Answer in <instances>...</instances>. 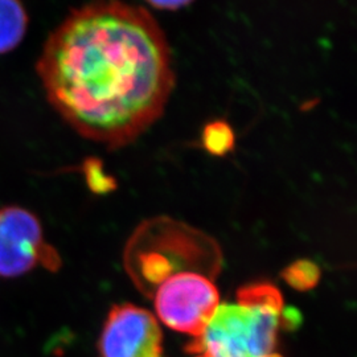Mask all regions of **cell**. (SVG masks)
<instances>
[{
	"label": "cell",
	"mask_w": 357,
	"mask_h": 357,
	"mask_svg": "<svg viewBox=\"0 0 357 357\" xmlns=\"http://www.w3.org/2000/svg\"><path fill=\"white\" fill-rule=\"evenodd\" d=\"M36 70L65 122L109 150L143 135L175 89L165 31L147 10L121 0L69 13L45 41Z\"/></svg>",
	"instance_id": "1"
},
{
	"label": "cell",
	"mask_w": 357,
	"mask_h": 357,
	"mask_svg": "<svg viewBox=\"0 0 357 357\" xmlns=\"http://www.w3.org/2000/svg\"><path fill=\"white\" fill-rule=\"evenodd\" d=\"M236 299L218 305L188 349L205 357H283L278 351L280 331L301 319L295 312L286 317L281 291L258 282L241 287Z\"/></svg>",
	"instance_id": "2"
},
{
	"label": "cell",
	"mask_w": 357,
	"mask_h": 357,
	"mask_svg": "<svg viewBox=\"0 0 357 357\" xmlns=\"http://www.w3.org/2000/svg\"><path fill=\"white\" fill-rule=\"evenodd\" d=\"M220 305L215 283L205 274L181 270L158 284L155 310L158 318L174 331L197 339Z\"/></svg>",
	"instance_id": "3"
},
{
	"label": "cell",
	"mask_w": 357,
	"mask_h": 357,
	"mask_svg": "<svg viewBox=\"0 0 357 357\" xmlns=\"http://www.w3.org/2000/svg\"><path fill=\"white\" fill-rule=\"evenodd\" d=\"M38 265L60 266V257L44 241L38 217L20 206L0 208V277L17 278Z\"/></svg>",
	"instance_id": "4"
},
{
	"label": "cell",
	"mask_w": 357,
	"mask_h": 357,
	"mask_svg": "<svg viewBox=\"0 0 357 357\" xmlns=\"http://www.w3.org/2000/svg\"><path fill=\"white\" fill-rule=\"evenodd\" d=\"M163 336L151 312L134 305L112 308L100 337L101 357H163Z\"/></svg>",
	"instance_id": "5"
},
{
	"label": "cell",
	"mask_w": 357,
	"mask_h": 357,
	"mask_svg": "<svg viewBox=\"0 0 357 357\" xmlns=\"http://www.w3.org/2000/svg\"><path fill=\"white\" fill-rule=\"evenodd\" d=\"M28 15L20 0H0V54L15 50L26 36Z\"/></svg>",
	"instance_id": "6"
},
{
	"label": "cell",
	"mask_w": 357,
	"mask_h": 357,
	"mask_svg": "<svg viewBox=\"0 0 357 357\" xmlns=\"http://www.w3.org/2000/svg\"><path fill=\"white\" fill-rule=\"evenodd\" d=\"M202 146L213 156H225L234 150L236 134L228 121L215 119L205 123L202 131Z\"/></svg>",
	"instance_id": "7"
},
{
	"label": "cell",
	"mask_w": 357,
	"mask_h": 357,
	"mask_svg": "<svg viewBox=\"0 0 357 357\" xmlns=\"http://www.w3.org/2000/svg\"><path fill=\"white\" fill-rule=\"evenodd\" d=\"M283 277L295 289L307 290L317 284L319 280V270L312 262L299 261L295 262L293 266L286 268Z\"/></svg>",
	"instance_id": "8"
},
{
	"label": "cell",
	"mask_w": 357,
	"mask_h": 357,
	"mask_svg": "<svg viewBox=\"0 0 357 357\" xmlns=\"http://www.w3.org/2000/svg\"><path fill=\"white\" fill-rule=\"evenodd\" d=\"M82 169L91 191L105 193V192L114 190L115 180L103 171L102 162L100 159L97 158L86 159Z\"/></svg>",
	"instance_id": "9"
},
{
	"label": "cell",
	"mask_w": 357,
	"mask_h": 357,
	"mask_svg": "<svg viewBox=\"0 0 357 357\" xmlns=\"http://www.w3.org/2000/svg\"><path fill=\"white\" fill-rule=\"evenodd\" d=\"M144 1L160 11H178L190 6L195 0H144Z\"/></svg>",
	"instance_id": "10"
},
{
	"label": "cell",
	"mask_w": 357,
	"mask_h": 357,
	"mask_svg": "<svg viewBox=\"0 0 357 357\" xmlns=\"http://www.w3.org/2000/svg\"><path fill=\"white\" fill-rule=\"evenodd\" d=\"M199 357H205V356H199Z\"/></svg>",
	"instance_id": "11"
}]
</instances>
